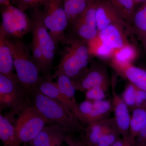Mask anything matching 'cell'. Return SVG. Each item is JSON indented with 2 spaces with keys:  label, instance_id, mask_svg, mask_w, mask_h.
Wrapping results in <instances>:
<instances>
[{
  "label": "cell",
  "instance_id": "6da1fadb",
  "mask_svg": "<svg viewBox=\"0 0 146 146\" xmlns=\"http://www.w3.org/2000/svg\"><path fill=\"white\" fill-rule=\"evenodd\" d=\"M33 26L31 43V58L39 72L43 75L50 74L57 46L42 20V11L33 9Z\"/></svg>",
  "mask_w": 146,
  "mask_h": 146
},
{
  "label": "cell",
  "instance_id": "7a4b0ae2",
  "mask_svg": "<svg viewBox=\"0 0 146 146\" xmlns=\"http://www.w3.org/2000/svg\"><path fill=\"white\" fill-rule=\"evenodd\" d=\"M62 44L64 46L59 64L53 75L54 78L59 74L68 76L75 80L88 68L91 52L89 44L75 36H68Z\"/></svg>",
  "mask_w": 146,
  "mask_h": 146
},
{
  "label": "cell",
  "instance_id": "3957f363",
  "mask_svg": "<svg viewBox=\"0 0 146 146\" xmlns=\"http://www.w3.org/2000/svg\"><path fill=\"white\" fill-rule=\"evenodd\" d=\"M33 105L42 113L49 125L57 124L69 132L84 131V124L70 110L35 88L31 94Z\"/></svg>",
  "mask_w": 146,
  "mask_h": 146
},
{
  "label": "cell",
  "instance_id": "277c9868",
  "mask_svg": "<svg viewBox=\"0 0 146 146\" xmlns=\"http://www.w3.org/2000/svg\"><path fill=\"white\" fill-rule=\"evenodd\" d=\"M5 39L12 53L18 82L31 94L36 87L40 77L39 70L22 39L7 38L5 36Z\"/></svg>",
  "mask_w": 146,
  "mask_h": 146
},
{
  "label": "cell",
  "instance_id": "5b68a950",
  "mask_svg": "<svg viewBox=\"0 0 146 146\" xmlns=\"http://www.w3.org/2000/svg\"><path fill=\"white\" fill-rule=\"evenodd\" d=\"M32 105L31 94L20 84L16 74L8 76L0 74V108L1 111L9 110L10 113L6 116L9 119Z\"/></svg>",
  "mask_w": 146,
  "mask_h": 146
},
{
  "label": "cell",
  "instance_id": "8992f818",
  "mask_svg": "<svg viewBox=\"0 0 146 146\" xmlns=\"http://www.w3.org/2000/svg\"><path fill=\"white\" fill-rule=\"evenodd\" d=\"M42 14L45 27L56 45L63 43L67 37L65 31L70 25L63 0H49L44 7Z\"/></svg>",
  "mask_w": 146,
  "mask_h": 146
},
{
  "label": "cell",
  "instance_id": "52a82bcc",
  "mask_svg": "<svg viewBox=\"0 0 146 146\" xmlns=\"http://www.w3.org/2000/svg\"><path fill=\"white\" fill-rule=\"evenodd\" d=\"M2 29L7 38L22 39L31 32L33 23L31 18L10 2L1 6Z\"/></svg>",
  "mask_w": 146,
  "mask_h": 146
},
{
  "label": "cell",
  "instance_id": "ba28073f",
  "mask_svg": "<svg viewBox=\"0 0 146 146\" xmlns=\"http://www.w3.org/2000/svg\"><path fill=\"white\" fill-rule=\"evenodd\" d=\"M48 124V121L33 105L24 109L18 115L15 127L21 143H26L39 135Z\"/></svg>",
  "mask_w": 146,
  "mask_h": 146
},
{
  "label": "cell",
  "instance_id": "9c48e42d",
  "mask_svg": "<svg viewBox=\"0 0 146 146\" xmlns=\"http://www.w3.org/2000/svg\"><path fill=\"white\" fill-rule=\"evenodd\" d=\"M72 80L76 90L83 93L96 87H101L107 92L110 85L106 68L96 63H91L78 78Z\"/></svg>",
  "mask_w": 146,
  "mask_h": 146
},
{
  "label": "cell",
  "instance_id": "30bf717a",
  "mask_svg": "<svg viewBox=\"0 0 146 146\" xmlns=\"http://www.w3.org/2000/svg\"><path fill=\"white\" fill-rule=\"evenodd\" d=\"M54 77L50 74L39 77L36 88L42 94L56 101L70 110L83 124L87 125L84 116L80 112L78 105L74 103L61 93L56 83L53 81Z\"/></svg>",
  "mask_w": 146,
  "mask_h": 146
},
{
  "label": "cell",
  "instance_id": "8fae6325",
  "mask_svg": "<svg viewBox=\"0 0 146 146\" xmlns=\"http://www.w3.org/2000/svg\"><path fill=\"white\" fill-rule=\"evenodd\" d=\"M96 21L98 32L110 25L118 24L125 28L129 33H133L131 26L108 0H100L97 7Z\"/></svg>",
  "mask_w": 146,
  "mask_h": 146
},
{
  "label": "cell",
  "instance_id": "7c38bea8",
  "mask_svg": "<svg viewBox=\"0 0 146 146\" xmlns=\"http://www.w3.org/2000/svg\"><path fill=\"white\" fill-rule=\"evenodd\" d=\"M127 32H129L122 26L113 24L99 31L98 37L103 44L112 49L120 50L131 44L127 39Z\"/></svg>",
  "mask_w": 146,
  "mask_h": 146
},
{
  "label": "cell",
  "instance_id": "4fadbf2b",
  "mask_svg": "<svg viewBox=\"0 0 146 146\" xmlns=\"http://www.w3.org/2000/svg\"><path fill=\"white\" fill-rule=\"evenodd\" d=\"M69 133L58 125H46L39 135L29 143L30 146H59L67 141Z\"/></svg>",
  "mask_w": 146,
  "mask_h": 146
},
{
  "label": "cell",
  "instance_id": "5bb4252c",
  "mask_svg": "<svg viewBox=\"0 0 146 146\" xmlns=\"http://www.w3.org/2000/svg\"><path fill=\"white\" fill-rule=\"evenodd\" d=\"M112 110L114 113V120L120 134L123 139L127 138L129 134L130 117L128 106L122 98L117 94L115 86H112Z\"/></svg>",
  "mask_w": 146,
  "mask_h": 146
},
{
  "label": "cell",
  "instance_id": "9a60e30c",
  "mask_svg": "<svg viewBox=\"0 0 146 146\" xmlns=\"http://www.w3.org/2000/svg\"><path fill=\"white\" fill-rule=\"evenodd\" d=\"M111 67L138 89L146 91V71L131 63H118L110 60Z\"/></svg>",
  "mask_w": 146,
  "mask_h": 146
},
{
  "label": "cell",
  "instance_id": "2e32d148",
  "mask_svg": "<svg viewBox=\"0 0 146 146\" xmlns=\"http://www.w3.org/2000/svg\"><path fill=\"white\" fill-rule=\"evenodd\" d=\"M131 26L146 55V1L136 9Z\"/></svg>",
  "mask_w": 146,
  "mask_h": 146
},
{
  "label": "cell",
  "instance_id": "e0dca14e",
  "mask_svg": "<svg viewBox=\"0 0 146 146\" xmlns=\"http://www.w3.org/2000/svg\"><path fill=\"white\" fill-rule=\"evenodd\" d=\"M5 39L3 31L0 27V74L11 76L15 74L13 72V57Z\"/></svg>",
  "mask_w": 146,
  "mask_h": 146
},
{
  "label": "cell",
  "instance_id": "ac0fdd59",
  "mask_svg": "<svg viewBox=\"0 0 146 146\" xmlns=\"http://www.w3.org/2000/svg\"><path fill=\"white\" fill-rule=\"evenodd\" d=\"M0 139L4 146H21L15 126L1 113L0 115Z\"/></svg>",
  "mask_w": 146,
  "mask_h": 146
},
{
  "label": "cell",
  "instance_id": "d6986e66",
  "mask_svg": "<svg viewBox=\"0 0 146 146\" xmlns=\"http://www.w3.org/2000/svg\"><path fill=\"white\" fill-rule=\"evenodd\" d=\"M71 25L74 36L82 41L89 44L98 37V31L97 28L78 20L74 21Z\"/></svg>",
  "mask_w": 146,
  "mask_h": 146
},
{
  "label": "cell",
  "instance_id": "ffe728a7",
  "mask_svg": "<svg viewBox=\"0 0 146 146\" xmlns=\"http://www.w3.org/2000/svg\"><path fill=\"white\" fill-rule=\"evenodd\" d=\"M93 103V110L87 118V125L107 119L106 117L112 110V102L109 100L104 99Z\"/></svg>",
  "mask_w": 146,
  "mask_h": 146
},
{
  "label": "cell",
  "instance_id": "44dd1931",
  "mask_svg": "<svg viewBox=\"0 0 146 146\" xmlns=\"http://www.w3.org/2000/svg\"><path fill=\"white\" fill-rule=\"evenodd\" d=\"M146 120V109L141 107L133 109L129 123V137L134 140L138 136Z\"/></svg>",
  "mask_w": 146,
  "mask_h": 146
},
{
  "label": "cell",
  "instance_id": "7402d4cb",
  "mask_svg": "<svg viewBox=\"0 0 146 146\" xmlns=\"http://www.w3.org/2000/svg\"><path fill=\"white\" fill-rule=\"evenodd\" d=\"M125 21L131 26L136 11L134 0H108Z\"/></svg>",
  "mask_w": 146,
  "mask_h": 146
},
{
  "label": "cell",
  "instance_id": "603a6c76",
  "mask_svg": "<svg viewBox=\"0 0 146 146\" xmlns=\"http://www.w3.org/2000/svg\"><path fill=\"white\" fill-rule=\"evenodd\" d=\"M90 0H63L64 8L71 24L83 13Z\"/></svg>",
  "mask_w": 146,
  "mask_h": 146
},
{
  "label": "cell",
  "instance_id": "cb8c5ba5",
  "mask_svg": "<svg viewBox=\"0 0 146 146\" xmlns=\"http://www.w3.org/2000/svg\"><path fill=\"white\" fill-rule=\"evenodd\" d=\"M57 78V84L58 89L71 101L77 104L75 98L76 91L73 85L72 80L68 76L59 74L56 77Z\"/></svg>",
  "mask_w": 146,
  "mask_h": 146
},
{
  "label": "cell",
  "instance_id": "d4e9b609",
  "mask_svg": "<svg viewBox=\"0 0 146 146\" xmlns=\"http://www.w3.org/2000/svg\"><path fill=\"white\" fill-rule=\"evenodd\" d=\"M137 55L135 47L131 44L123 48L115 50L110 60L118 63H131Z\"/></svg>",
  "mask_w": 146,
  "mask_h": 146
},
{
  "label": "cell",
  "instance_id": "484cf974",
  "mask_svg": "<svg viewBox=\"0 0 146 146\" xmlns=\"http://www.w3.org/2000/svg\"><path fill=\"white\" fill-rule=\"evenodd\" d=\"M49 0H10V3L19 9L25 11L44 6Z\"/></svg>",
  "mask_w": 146,
  "mask_h": 146
},
{
  "label": "cell",
  "instance_id": "4316f807",
  "mask_svg": "<svg viewBox=\"0 0 146 146\" xmlns=\"http://www.w3.org/2000/svg\"><path fill=\"white\" fill-rule=\"evenodd\" d=\"M136 86L129 82L123 92L122 98L128 107H136Z\"/></svg>",
  "mask_w": 146,
  "mask_h": 146
},
{
  "label": "cell",
  "instance_id": "83f0119b",
  "mask_svg": "<svg viewBox=\"0 0 146 146\" xmlns=\"http://www.w3.org/2000/svg\"><path fill=\"white\" fill-rule=\"evenodd\" d=\"M106 91L100 87H94L84 92L86 100L94 102L104 100Z\"/></svg>",
  "mask_w": 146,
  "mask_h": 146
},
{
  "label": "cell",
  "instance_id": "f1b7e54d",
  "mask_svg": "<svg viewBox=\"0 0 146 146\" xmlns=\"http://www.w3.org/2000/svg\"><path fill=\"white\" fill-rule=\"evenodd\" d=\"M78 106L80 112L85 118L87 125V118L91 114L93 110V102L85 100V101L82 102Z\"/></svg>",
  "mask_w": 146,
  "mask_h": 146
},
{
  "label": "cell",
  "instance_id": "f546056e",
  "mask_svg": "<svg viewBox=\"0 0 146 146\" xmlns=\"http://www.w3.org/2000/svg\"><path fill=\"white\" fill-rule=\"evenodd\" d=\"M146 101V91L137 88L136 91V107H141Z\"/></svg>",
  "mask_w": 146,
  "mask_h": 146
},
{
  "label": "cell",
  "instance_id": "4dcf8cb0",
  "mask_svg": "<svg viewBox=\"0 0 146 146\" xmlns=\"http://www.w3.org/2000/svg\"><path fill=\"white\" fill-rule=\"evenodd\" d=\"M138 136L142 140L146 141V120Z\"/></svg>",
  "mask_w": 146,
  "mask_h": 146
},
{
  "label": "cell",
  "instance_id": "1f68e13d",
  "mask_svg": "<svg viewBox=\"0 0 146 146\" xmlns=\"http://www.w3.org/2000/svg\"><path fill=\"white\" fill-rule=\"evenodd\" d=\"M124 140L123 146H133L134 141L131 140L129 137L123 139Z\"/></svg>",
  "mask_w": 146,
  "mask_h": 146
},
{
  "label": "cell",
  "instance_id": "d6a6232c",
  "mask_svg": "<svg viewBox=\"0 0 146 146\" xmlns=\"http://www.w3.org/2000/svg\"><path fill=\"white\" fill-rule=\"evenodd\" d=\"M67 142H68L70 146H83V145L82 144H77L76 145L73 144L72 142H70L69 138H68V140H67Z\"/></svg>",
  "mask_w": 146,
  "mask_h": 146
},
{
  "label": "cell",
  "instance_id": "836d02e7",
  "mask_svg": "<svg viewBox=\"0 0 146 146\" xmlns=\"http://www.w3.org/2000/svg\"><path fill=\"white\" fill-rule=\"evenodd\" d=\"M10 0H0V4L1 5H3L7 3L10 2Z\"/></svg>",
  "mask_w": 146,
  "mask_h": 146
},
{
  "label": "cell",
  "instance_id": "e575fe53",
  "mask_svg": "<svg viewBox=\"0 0 146 146\" xmlns=\"http://www.w3.org/2000/svg\"><path fill=\"white\" fill-rule=\"evenodd\" d=\"M134 2H135L136 5L138 4L143 3L146 1V0H134Z\"/></svg>",
  "mask_w": 146,
  "mask_h": 146
},
{
  "label": "cell",
  "instance_id": "d590c367",
  "mask_svg": "<svg viewBox=\"0 0 146 146\" xmlns=\"http://www.w3.org/2000/svg\"><path fill=\"white\" fill-rule=\"evenodd\" d=\"M82 145H83V144H82ZM83 146H88L84 145H83Z\"/></svg>",
  "mask_w": 146,
  "mask_h": 146
}]
</instances>
